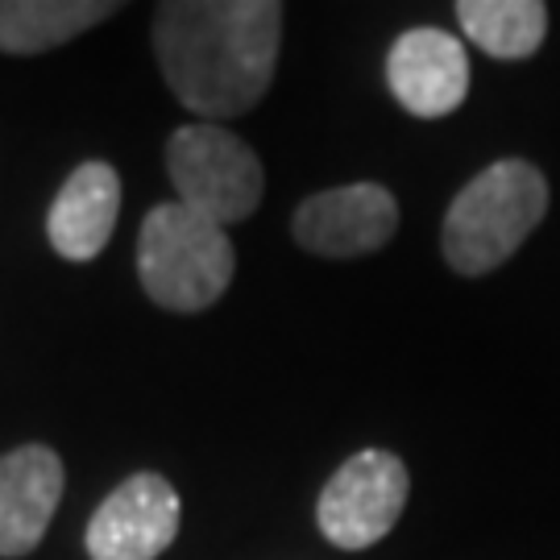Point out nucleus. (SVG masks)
Wrapping results in <instances>:
<instances>
[{
    "label": "nucleus",
    "mask_w": 560,
    "mask_h": 560,
    "mask_svg": "<svg viewBox=\"0 0 560 560\" xmlns=\"http://www.w3.org/2000/svg\"><path fill=\"white\" fill-rule=\"evenodd\" d=\"M407 490H411L407 465L395 453L361 448L358 457H349L332 474L316 502V523H320L324 540L345 552L378 544L399 523Z\"/></svg>",
    "instance_id": "39448f33"
},
{
    "label": "nucleus",
    "mask_w": 560,
    "mask_h": 560,
    "mask_svg": "<svg viewBox=\"0 0 560 560\" xmlns=\"http://www.w3.org/2000/svg\"><path fill=\"white\" fill-rule=\"evenodd\" d=\"M548 212V183L523 159H502L460 187L444 217V258L457 275H490Z\"/></svg>",
    "instance_id": "f03ea898"
},
{
    "label": "nucleus",
    "mask_w": 560,
    "mask_h": 560,
    "mask_svg": "<svg viewBox=\"0 0 560 560\" xmlns=\"http://www.w3.org/2000/svg\"><path fill=\"white\" fill-rule=\"evenodd\" d=\"M399 229V203L378 183H349L295 208L291 233L303 249L320 258H361L374 254Z\"/></svg>",
    "instance_id": "0eeeda50"
},
{
    "label": "nucleus",
    "mask_w": 560,
    "mask_h": 560,
    "mask_svg": "<svg viewBox=\"0 0 560 560\" xmlns=\"http://www.w3.org/2000/svg\"><path fill=\"white\" fill-rule=\"evenodd\" d=\"M120 4L96 0H0V50L42 55L50 46L80 38L83 30L113 18Z\"/></svg>",
    "instance_id": "9b49d317"
},
{
    "label": "nucleus",
    "mask_w": 560,
    "mask_h": 560,
    "mask_svg": "<svg viewBox=\"0 0 560 560\" xmlns=\"http://www.w3.org/2000/svg\"><path fill=\"white\" fill-rule=\"evenodd\" d=\"M457 21L465 38L490 59H527L548 34V9L540 0H460Z\"/></svg>",
    "instance_id": "f8f14e48"
},
{
    "label": "nucleus",
    "mask_w": 560,
    "mask_h": 560,
    "mask_svg": "<svg viewBox=\"0 0 560 560\" xmlns=\"http://www.w3.org/2000/svg\"><path fill=\"white\" fill-rule=\"evenodd\" d=\"M166 171L179 203L221 229L249 221L261 203L266 175L258 154L224 125H183L166 141Z\"/></svg>",
    "instance_id": "20e7f679"
},
{
    "label": "nucleus",
    "mask_w": 560,
    "mask_h": 560,
    "mask_svg": "<svg viewBox=\"0 0 560 560\" xmlns=\"http://www.w3.org/2000/svg\"><path fill=\"white\" fill-rule=\"evenodd\" d=\"M179 494L162 474H133L88 523L92 560H159L179 536Z\"/></svg>",
    "instance_id": "423d86ee"
},
{
    "label": "nucleus",
    "mask_w": 560,
    "mask_h": 560,
    "mask_svg": "<svg viewBox=\"0 0 560 560\" xmlns=\"http://www.w3.org/2000/svg\"><path fill=\"white\" fill-rule=\"evenodd\" d=\"M237 270L229 229L171 200L150 208L138 237V275L145 295L166 312H203L221 300Z\"/></svg>",
    "instance_id": "7ed1b4c3"
},
{
    "label": "nucleus",
    "mask_w": 560,
    "mask_h": 560,
    "mask_svg": "<svg viewBox=\"0 0 560 560\" xmlns=\"http://www.w3.org/2000/svg\"><path fill=\"white\" fill-rule=\"evenodd\" d=\"M62 499V460L46 444L0 457V557L34 552Z\"/></svg>",
    "instance_id": "1a4fd4ad"
},
{
    "label": "nucleus",
    "mask_w": 560,
    "mask_h": 560,
    "mask_svg": "<svg viewBox=\"0 0 560 560\" xmlns=\"http://www.w3.org/2000/svg\"><path fill=\"white\" fill-rule=\"evenodd\" d=\"M120 212V179L108 162H83L75 166L59 196L50 203L46 233L50 245L67 261H92L104 254V245L117 229Z\"/></svg>",
    "instance_id": "9d476101"
},
{
    "label": "nucleus",
    "mask_w": 560,
    "mask_h": 560,
    "mask_svg": "<svg viewBox=\"0 0 560 560\" xmlns=\"http://www.w3.org/2000/svg\"><path fill=\"white\" fill-rule=\"evenodd\" d=\"M279 42L275 0H171L154 9V59L196 117L249 113L270 92Z\"/></svg>",
    "instance_id": "f257e3e1"
},
{
    "label": "nucleus",
    "mask_w": 560,
    "mask_h": 560,
    "mask_svg": "<svg viewBox=\"0 0 560 560\" xmlns=\"http://www.w3.org/2000/svg\"><path fill=\"white\" fill-rule=\"evenodd\" d=\"M386 80L411 117H448L469 96V55L453 34L420 25L390 46Z\"/></svg>",
    "instance_id": "6e6552de"
}]
</instances>
